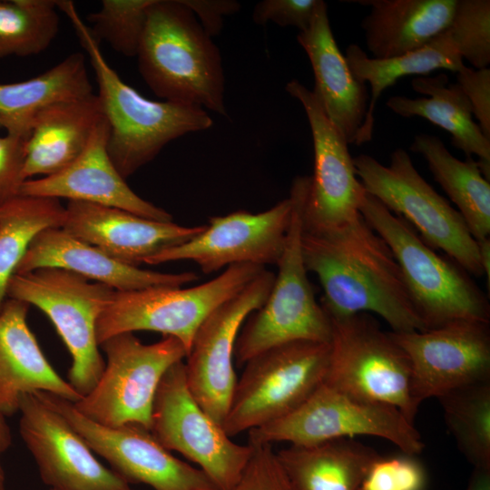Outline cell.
<instances>
[{
    "label": "cell",
    "mask_w": 490,
    "mask_h": 490,
    "mask_svg": "<svg viewBox=\"0 0 490 490\" xmlns=\"http://www.w3.org/2000/svg\"><path fill=\"white\" fill-rule=\"evenodd\" d=\"M301 253L322 287L328 317L373 312L394 332L424 331L399 266L386 241L360 214L326 229H303Z\"/></svg>",
    "instance_id": "cell-1"
},
{
    "label": "cell",
    "mask_w": 490,
    "mask_h": 490,
    "mask_svg": "<svg viewBox=\"0 0 490 490\" xmlns=\"http://www.w3.org/2000/svg\"><path fill=\"white\" fill-rule=\"evenodd\" d=\"M93 68L96 94L109 124L108 152L119 173L128 178L153 160L171 141L213 124L198 106L149 100L124 83L105 60L100 44L73 1L58 0Z\"/></svg>",
    "instance_id": "cell-2"
},
{
    "label": "cell",
    "mask_w": 490,
    "mask_h": 490,
    "mask_svg": "<svg viewBox=\"0 0 490 490\" xmlns=\"http://www.w3.org/2000/svg\"><path fill=\"white\" fill-rule=\"evenodd\" d=\"M136 56L158 97L227 115L219 49L182 0H153Z\"/></svg>",
    "instance_id": "cell-3"
},
{
    "label": "cell",
    "mask_w": 490,
    "mask_h": 490,
    "mask_svg": "<svg viewBox=\"0 0 490 490\" xmlns=\"http://www.w3.org/2000/svg\"><path fill=\"white\" fill-rule=\"evenodd\" d=\"M359 212L391 250L426 329L457 320L490 323L486 295L457 263L437 254L402 217L367 191Z\"/></svg>",
    "instance_id": "cell-4"
},
{
    "label": "cell",
    "mask_w": 490,
    "mask_h": 490,
    "mask_svg": "<svg viewBox=\"0 0 490 490\" xmlns=\"http://www.w3.org/2000/svg\"><path fill=\"white\" fill-rule=\"evenodd\" d=\"M309 176L293 180L290 226L278 272L264 304L243 323L235 344L234 362L249 359L273 347L299 340L329 343L331 324L315 298L301 253L302 207Z\"/></svg>",
    "instance_id": "cell-5"
},
{
    "label": "cell",
    "mask_w": 490,
    "mask_h": 490,
    "mask_svg": "<svg viewBox=\"0 0 490 490\" xmlns=\"http://www.w3.org/2000/svg\"><path fill=\"white\" fill-rule=\"evenodd\" d=\"M365 191L388 211L402 217L434 250H441L469 275H484L477 241L457 210L438 194L415 168L402 148L387 166L368 154L353 158Z\"/></svg>",
    "instance_id": "cell-6"
},
{
    "label": "cell",
    "mask_w": 490,
    "mask_h": 490,
    "mask_svg": "<svg viewBox=\"0 0 490 490\" xmlns=\"http://www.w3.org/2000/svg\"><path fill=\"white\" fill-rule=\"evenodd\" d=\"M115 290L58 268L14 274L6 297L34 305L54 324L71 357L68 382L81 395L89 393L104 369L96 325Z\"/></svg>",
    "instance_id": "cell-7"
},
{
    "label": "cell",
    "mask_w": 490,
    "mask_h": 490,
    "mask_svg": "<svg viewBox=\"0 0 490 490\" xmlns=\"http://www.w3.org/2000/svg\"><path fill=\"white\" fill-rule=\"evenodd\" d=\"M329 343L299 340L249 359L239 378L222 427L232 437L282 418L324 383Z\"/></svg>",
    "instance_id": "cell-8"
},
{
    "label": "cell",
    "mask_w": 490,
    "mask_h": 490,
    "mask_svg": "<svg viewBox=\"0 0 490 490\" xmlns=\"http://www.w3.org/2000/svg\"><path fill=\"white\" fill-rule=\"evenodd\" d=\"M264 270L265 267L255 264H238L191 288L152 287L115 291L97 321L99 346L114 335L149 330L177 338L188 355L204 319Z\"/></svg>",
    "instance_id": "cell-9"
},
{
    "label": "cell",
    "mask_w": 490,
    "mask_h": 490,
    "mask_svg": "<svg viewBox=\"0 0 490 490\" xmlns=\"http://www.w3.org/2000/svg\"><path fill=\"white\" fill-rule=\"evenodd\" d=\"M328 318L330 352L324 383L357 398L394 407L414 424L418 406L402 348L368 313Z\"/></svg>",
    "instance_id": "cell-10"
},
{
    "label": "cell",
    "mask_w": 490,
    "mask_h": 490,
    "mask_svg": "<svg viewBox=\"0 0 490 490\" xmlns=\"http://www.w3.org/2000/svg\"><path fill=\"white\" fill-rule=\"evenodd\" d=\"M100 347L107 358L103 374L74 406L103 426L137 424L151 429L159 384L172 365L186 358L184 346L168 336L143 344L133 333L126 332L105 339Z\"/></svg>",
    "instance_id": "cell-11"
},
{
    "label": "cell",
    "mask_w": 490,
    "mask_h": 490,
    "mask_svg": "<svg viewBox=\"0 0 490 490\" xmlns=\"http://www.w3.org/2000/svg\"><path fill=\"white\" fill-rule=\"evenodd\" d=\"M248 433L251 444L298 446L372 436L413 456L425 446L414 424L396 407L357 398L325 383L289 415Z\"/></svg>",
    "instance_id": "cell-12"
},
{
    "label": "cell",
    "mask_w": 490,
    "mask_h": 490,
    "mask_svg": "<svg viewBox=\"0 0 490 490\" xmlns=\"http://www.w3.org/2000/svg\"><path fill=\"white\" fill-rule=\"evenodd\" d=\"M151 432L169 451L196 464L218 490H230L240 479L252 446L231 440L191 393L184 362L172 365L157 388Z\"/></svg>",
    "instance_id": "cell-13"
},
{
    "label": "cell",
    "mask_w": 490,
    "mask_h": 490,
    "mask_svg": "<svg viewBox=\"0 0 490 490\" xmlns=\"http://www.w3.org/2000/svg\"><path fill=\"white\" fill-rule=\"evenodd\" d=\"M34 394L60 413L92 451L129 484L142 483L153 490H218L206 474L175 457L150 429L137 424L103 426L84 416L67 399L49 392Z\"/></svg>",
    "instance_id": "cell-14"
},
{
    "label": "cell",
    "mask_w": 490,
    "mask_h": 490,
    "mask_svg": "<svg viewBox=\"0 0 490 490\" xmlns=\"http://www.w3.org/2000/svg\"><path fill=\"white\" fill-rule=\"evenodd\" d=\"M275 273L266 269L213 310L197 329L184 362L185 377L199 405L220 425L237 382L234 350L247 318L266 301Z\"/></svg>",
    "instance_id": "cell-15"
},
{
    "label": "cell",
    "mask_w": 490,
    "mask_h": 490,
    "mask_svg": "<svg viewBox=\"0 0 490 490\" xmlns=\"http://www.w3.org/2000/svg\"><path fill=\"white\" fill-rule=\"evenodd\" d=\"M292 211L293 200L289 196L261 212L237 211L211 217L199 234L153 255L144 264L191 260L204 274L238 264L277 265L284 250Z\"/></svg>",
    "instance_id": "cell-16"
},
{
    "label": "cell",
    "mask_w": 490,
    "mask_h": 490,
    "mask_svg": "<svg viewBox=\"0 0 490 490\" xmlns=\"http://www.w3.org/2000/svg\"><path fill=\"white\" fill-rule=\"evenodd\" d=\"M489 324L457 320L424 331L388 332L409 360L418 407L427 398L490 380Z\"/></svg>",
    "instance_id": "cell-17"
},
{
    "label": "cell",
    "mask_w": 490,
    "mask_h": 490,
    "mask_svg": "<svg viewBox=\"0 0 490 490\" xmlns=\"http://www.w3.org/2000/svg\"><path fill=\"white\" fill-rule=\"evenodd\" d=\"M286 91L302 105L314 146V172L302 207V227L318 230L352 220L360 215L366 191L359 181L348 143L327 117L318 99L298 80Z\"/></svg>",
    "instance_id": "cell-18"
},
{
    "label": "cell",
    "mask_w": 490,
    "mask_h": 490,
    "mask_svg": "<svg viewBox=\"0 0 490 490\" xmlns=\"http://www.w3.org/2000/svg\"><path fill=\"white\" fill-rule=\"evenodd\" d=\"M20 436L51 490H132L104 466L66 419L34 393L19 404Z\"/></svg>",
    "instance_id": "cell-19"
},
{
    "label": "cell",
    "mask_w": 490,
    "mask_h": 490,
    "mask_svg": "<svg viewBox=\"0 0 490 490\" xmlns=\"http://www.w3.org/2000/svg\"><path fill=\"white\" fill-rule=\"evenodd\" d=\"M109 124L103 117L79 157L63 171L26 180L20 195L79 201L122 209L139 216L172 221V215L137 195L108 152Z\"/></svg>",
    "instance_id": "cell-20"
},
{
    "label": "cell",
    "mask_w": 490,
    "mask_h": 490,
    "mask_svg": "<svg viewBox=\"0 0 490 490\" xmlns=\"http://www.w3.org/2000/svg\"><path fill=\"white\" fill-rule=\"evenodd\" d=\"M204 226L186 227L118 208L68 201L62 228L108 255L140 267L153 255L193 238Z\"/></svg>",
    "instance_id": "cell-21"
},
{
    "label": "cell",
    "mask_w": 490,
    "mask_h": 490,
    "mask_svg": "<svg viewBox=\"0 0 490 490\" xmlns=\"http://www.w3.org/2000/svg\"><path fill=\"white\" fill-rule=\"evenodd\" d=\"M58 268L104 284L115 291L152 287H182L198 279L193 271L164 273L122 262L81 240L63 228H49L35 236L15 274Z\"/></svg>",
    "instance_id": "cell-22"
},
{
    "label": "cell",
    "mask_w": 490,
    "mask_h": 490,
    "mask_svg": "<svg viewBox=\"0 0 490 490\" xmlns=\"http://www.w3.org/2000/svg\"><path fill=\"white\" fill-rule=\"evenodd\" d=\"M297 40L309 59L313 93L327 117L348 144H357L368 110L367 86L355 78L340 52L324 1L318 0L309 26L298 34Z\"/></svg>",
    "instance_id": "cell-23"
},
{
    "label": "cell",
    "mask_w": 490,
    "mask_h": 490,
    "mask_svg": "<svg viewBox=\"0 0 490 490\" xmlns=\"http://www.w3.org/2000/svg\"><path fill=\"white\" fill-rule=\"evenodd\" d=\"M29 307L7 298L0 309V413L6 417L25 394L49 392L73 403L83 397L45 358L27 324Z\"/></svg>",
    "instance_id": "cell-24"
},
{
    "label": "cell",
    "mask_w": 490,
    "mask_h": 490,
    "mask_svg": "<svg viewBox=\"0 0 490 490\" xmlns=\"http://www.w3.org/2000/svg\"><path fill=\"white\" fill-rule=\"evenodd\" d=\"M103 117L95 93L43 110L25 142L24 181L55 174L73 163Z\"/></svg>",
    "instance_id": "cell-25"
},
{
    "label": "cell",
    "mask_w": 490,
    "mask_h": 490,
    "mask_svg": "<svg viewBox=\"0 0 490 490\" xmlns=\"http://www.w3.org/2000/svg\"><path fill=\"white\" fill-rule=\"evenodd\" d=\"M371 7L361 27L372 57L388 59L426 45L449 25L457 0L357 1Z\"/></svg>",
    "instance_id": "cell-26"
},
{
    "label": "cell",
    "mask_w": 490,
    "mask_h": 490,
    "mask_svg": "<svg viewBox=\"0 0 490 490\" xmlns=\"http://www.w3.org/2000/svg\"><path fill=\"white\" fill-rule=\"evenodd\" d=\"M411 85L416 93L428 97L392 96L387 106L400 116H419L446 130L456 148L466 157L475 154L479 158V168L489 181L490 139L473 120L470 103L458 83H448L447 76L441 74L415 77Z\"/></svg>",
    "instance_id": "cell-27"
},
{
    "label": "cell",
    "mask_w": 490,
    "mask_h": 490,
    "mask_svg": "<svg viewBox=\"0 0 490 490\" xmlns=\"http://www.w3.org/2000/svg\"><path fill=\"white\" fill-rule=\"evenodd\" d=\"M276 452L291 490H360L380 455L352 438L289 445Z\"/></svg>",
    "instance_id": "cell-28"
},
{
    "label": "cell",
    "mask_w": 490,
    "mask_h": 490,
    "mask_svg": "<svg viewBox=\"0 0 490 490\" xmlns=\"http://www.w3.org/2000/svg\"><path fill=\"white\" fill-rule=\"evenodd\" d=\"M93 93L86 56L73 53L33 78L0 83V128L6 134L27 140L36 118L46 107Z\"/></svg>",
    "instance_id": "cell-29"
},
{
    "label": "cell",
    "mask_w": 490,
    "mask_h": 490,
    "mask_svg": "<svg viewBox=\"0 0 490 490\" xmlns=\"http://www.w3.org/2000/svg\"><path fill=\"white\" fill-rule=\"evenodd\" d=\"M345 58L355 78L362 83H368L371 88L358 145L371 141L376 103L383 91L398 79L408 75L426 76L437 69L457 73L465 66L446 30L421 48L400 56L376 59L368 57L358 44H349Z\"/></svg>",
    "instance_id": "cell-30"
},
{
    "label": "cell",
    "mask_w": 490,
    "mask_h": 490,
    "mask_svg": "<svg viewBox=\"0 0 490 490\" xmlns=\"http://www.w3.org/2000/svg\"><path fill=\"white\" fill-rule=\"evenodd\" d=\"M410 150L425 158L435 181L456 204L473 238L476 241L489 238L490 183L478 162L472 157L466 161L456 158L438 137L427 133L416 135Z\"/></svg>",
    "instance_id": "cell-31"
},
{
    "label": "cell",
    "mask_w": 490,
    "mask_h": 490,
    "mask_svg": "<svg viewBox=\"0 0 490 490\" xmlns=\"http://www.w3.org/2000/svg\"><path fill=\"white\" fill-rule=\"evenodd\" d=\"M65 207L58 199L24 196L0 206V309L11 277L37 234L62 228Z\"/></svg>",
    "instance_id": "cell-32"
},
{
    "label": "cell",
    "mask_w": 490,
    "mask_h": 490,
    "mask_svg": "<svg viewBox=\"0 0 490 490\" xmlns=\"http://www.w3.org/2000/svg\"><path fill=\"white\" fill-rule=\"evenodd\" d=\"M446 426L474 468L490 469V380L437 397Z\"/></svg>",
    "instance_id": "cell-33"
},
{
    "label": "cell",
    "mask_w": 490,
    "mask_h": 490,
    "mask_svg": "<svg viewBox=\"0 0 490 490\" xmlns=\"http://www.w3.org/2000/svg\"><path fill=\"white\" fill-rule=\"evenodd\" d=\"M57 0H0V60L45 51L59 30Z\"/></svg>",
    "instance_id": "cell-34"
},
{
    "label": "cell",
    "mask_w": 490,
    "mask_h": 490,
    "mask_svg": "<svg viewBox=\"0 0 490 490\" xmlns=\"http://www.w3.org/2000/svg\"><path fill=\"white\" fill-rule=\"evenodd\" d=\"M153 0H103L99 10L86 19L100 44L107 43L117 53L136 56Z\"/></svg>",
    "instance_id": "cell-35"
},
{
    "label": "cell",
    "mask_w": 490,
    "mask_h": 490,
    "mask_svg": "<svg viewBox=\"0 0 490 490\" xmlns=\"http://www.w3.org/2000/svg\"><path fill=\"white\" fill-rule=\"evenodd\" d=\"M461 55L475 69L490 64V1L457 0L446 29Z\"/></svg>",
    "instance_id": "cell-36"
},
{
    "label": "cell",
    "mask_w": 490,
    "mask_h": 490,
    "mask_svg": "<svg viewBox=\"0 0 490 490\" xmlns=\"http://www.w3.org/2000/svg\"><path fill=\"white\" fill-rule=\"evenodd\" d=\"M426 474L413 456H379L369 467L360 490H424Z\"/></svg>",
    "instance_id": "cell-37"
},
{
    "label": "cell",
    "mask_w": 490,
    "mask_h": 490,
    "mask_svg": "<svg viewBox=\"0 0 490 490\" xmlns=\"http://www.w3.org/2000/svg\"><path fill=\"white\" fill-rule=\"evenodd\" d=\"M252 453L239 482L230 490H291L270 444H251Z\"/></svg>",
    "instance_id": "cell-38"
},
{
    "label": "cell",
    "mask_w": 490,
    "mask_h": 490,
    "mask_svg": "<svg viewBox=\"0 0 490 490\" xmlns=\"http://www.w3.org/2000/svg\"><path fill=\"white\" fill-rule=\"evenodd\" d=\"M318 0H264L258 3L252 20L260 25L273 22L280 26H294L299 32L308 29Z\"/></svg>",
    "instance_id": "cell-39"
},
{
    "label": "cell",
    "mask_w": 490,
    "mask_h": 490,
    "mask_svg": "<svg viewBox=\"0 0 490 490\" xmlns=\"http://www.w3.org/2000/svg\"><path fill=\"white\" fill-rule=\"evenodd\" d=\"M26 140L0 136V206L20 195L24 178Z\"/></svg>",
    "instance_id": "cell-40"
},
{
    "label": "cell",
    "mask_w": 490,
    "mask_h": 490,
    "mask_svg": "<svg viewBox=\"0 0 490 490\" xmlns=\"http://www.w3.org/2000/svg\"><path fill=\"white\" fill-rule=\"evenodd\" d=\"M456 74L458 85L467 97L472 114L484 135L490 139V70L464 66Z\"/></svg>",
    "instance_id": "cell-41"
},
{
    "label": "cell",
    "mask_w": 490,
    "mask_h": 490,
    "mask_svg": "<svg viewBox=\"0 0 490 490\" xmlns=\"http://www.w3.org/2000/svg\"><path fill=\"white\" fill-rule=\"evenodd\" d=\"M182 2L200 18V24L211 37L220 32L224 16L240 9L238 2L230 0H182Z\"/></svg>",
    "instance_id": "cell-42"
},
{
    "label": "cell",
    "mask_w": 490,
    "mask_h": 490,
    "mask_svg": "<svg viewBox=\"0 0 490 490\" xmlns=\"http://www.w3.org/2000/svg\"><path fill=\"white\" fill-rule=\"evenodd\" d=\"M13 442L11 427L6 416L0 413V490H5V475L1 463L2 456L9 449Z\"/></svg>",
    "instance_id": "cell-43"
},
{
    "label": "cell",
    "mask_w": 490,
    "mask_h": 490,
    "mask_svg": "<svg viewBox=\"0 0 490 490\" xmlns=\"http://www.w3.org/2000/svg\"><path fill=\"white\" fill-rule=\"evenodd\" d=\"M466 490H490V469L474 468Z\"/></svg>",
    "instance_id": "cell-44"
},
{
    "label": "cell",
    "mask_w": 490,
    "mask_h": 490,
    "mask_svg": "<svg viewBox=\"0 0 490 490\" xmlns=\"http://www.w3.org/2000/svg\"><path fill=\"white\" fill-rule=\"evenodd\" d=\"M481 266L486 277L487 289H490V238L477 241Z\"/></svg>",
    "instance_id": "cell-45"
},
{
    "label": "cell",
    "mask_w": 490,
    "mask_h": 490,
    "mask_svg": "<svg viewBox=\"0 0 490 490\" xmlns=\"http://www.w3.org/2000/svg\"><path fill=\"white\" fill-rule=\"evenodd\" d=\"M133 490V489H132Z\"/></svg>",
    "instance_id": "cell-46"
}]
</instances>
